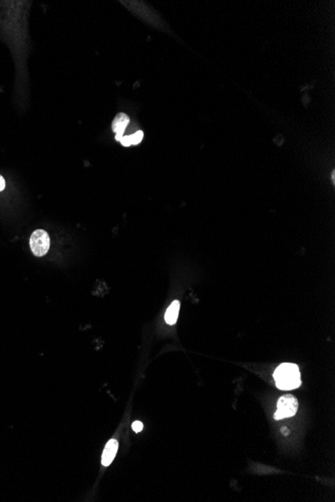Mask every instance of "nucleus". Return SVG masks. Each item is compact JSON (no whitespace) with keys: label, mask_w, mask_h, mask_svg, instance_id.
Wrapping results in <instances>:
<instances>
[{"label":"nucleus","mask_w":335,"mask_h":502,"mask_svg":"<svg viewBox=\"0 0 335 502\" xmlns=\"http://www.w3.org/2000/svg\"><path fill=\"white\" fill-rule=\"evenodd\" d=\"M276 386L280 390H293L301 385V376L296 364L283 363L273 374Z\"/></svg>","instance_id":"f257e3e1"},{"label":"nucleus","mask_w":335,"mask_h":502,"mask_svg":"<svg viewBox=\"0 0 335 502\" xmlns=\"http://www.w3.org/2000/svg\"><path fill=\"white\" fill-rule=\"evenodd\" d=\"M30 249L34 256H44L50 247V239L48 234L43 230H36L32 233L29 240Z\"/></svg>","instance_id":"f03ea898"},{"label":"nucleus","mask_w":335,"mask_h":502,"mask_svg":"<svg viewBox=\"0 0 335 502\" xmlns=\"http://www.w3.org/2000/svg\"><path fill=\"white\" fill-rule=\"evenodd\" d=\"M298 410V401L293 395H284L277 402V410L274 414L275 420H282L284 418L292 417Z\"/></svg>","instance_id":"7ed1b4c3"},{"label":"nucleus","mask_w":335,"mask_h":502,"mask_svg":"<svg viewBox=\"0 0 335 502\" xmlns=\"http://www.w3.org/2000/svg\"><path fill=\"white\" fill-rule=\"evenodd\" d=\"M128 123H129V117L127 114L120 112L115 115L114 119L112 120V131L115 132L114 138L116 141H119L120 138L123 136V132Z\"/></svg>","instance_id":"20e7f679"},{"label":"nucleus","mask_w":335,"mask_h":502,"mask_svg":"<svg viewBox=\"0 0 335 502\" xmlns=\"http://www.w3.org/2000/svg\"><path fill=\"white\" fill-rule=\"evenodd\" d=\"M117 448H118V443L115 439H112L108 442L102 457V463L104 466H109L112 463L117 452Z\"/></svg>","instance_id":"39448f33"},{"label":"nucleus","mask_w":335,"mask_h":502,"mask_svg":"<svg viewBox=\"0 0 335 502\" xmlns=\"http://www.w3.org/2000/svg\"><path fill=\"white\" fill-rule=\"evenodd\" d=\"M179 310H180V302L174 301L168 308L166 315H165V320L169 325H174L179 316Z\"/></svg>","instance_id":"423d86ee"},{"label":"nucleus","mask_w":335,"mask_h":502,"mask_svg":"<svg viewBox=\"0 0 335 502\" xmlns=\"http://www.w3.org/2000/svg\"><path fill=\"white\" fill-rule=\"evenodd\" d=\"M144 137V132L142 130H138L137 132H135L133 134L131 135H123L119 142L123 146V147H129V146H132V145H139L142 139Z\"/></svg>","instance_id":"0eeeda50"},{"label":"nucleus","mask_w":335,"mask_h":502,"mask_svg":"<svg viewBox=\"0 0 335 502\" xmlns=\"http://www.w3.org/2000/svg\"><path fill=\"white\" fill-rule=\"evenodd\" d=\"M131 428H132V430H133L135 432H140V431H142V430H143V428H144V424H143L141 421H135V422L132 423V425H131Z\"/></svg>","instance_id":"6e6552de"},{"label":"nucleus","mask_w":335,"mask_h":502,"mask_svg":"<svg viewBox=\"0 0 335 502\" xmlns=\"http://www.w3.org/2000/svg\"><path fill=\"white\" fill-rule=\"evenodd\" d=\"M5 188V180L3 179L2 176H0V192L3 191Z\"/></svg>","instance_id":"1a4fd4ad"},{"label":"nucleus","mask_w":335,"mask_h":502,"mask_svg":"<svg viewBox=\"0 0 335 502\" xmlns=\"http://www.w3.org/2000/svg\"><path fill=\"white\" fill-rule=\"evenodd\" d=\"M281 431H282V433H283L285 436H287V435L289 434V431L286 429V427H283V428L281 429Z\"/></svg>","instance_id":"9d476101"}]
</instances>
